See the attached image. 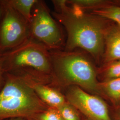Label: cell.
Returning a JSON list of instances; mask_svg holds the SVG:
<instances>
[{"instance_id":"cell-1","label":"cell","mask_w":120,"mask_h":120,"mask_svg":"<svg viewBox=\"0 0 120 120\" xmlns=\"http://www.w3.org/2000/svg\"><path fill=\"white\" fill-rule=\"evenodd\" d=\"M55 12L51 14L67 33L64 50L82 49L98 64L102 63L105 35L110 21L67 4L66 0H52Z\"/></svg>"},{"instance_id":"cell-2","label":"cell","mask_w":120,"mask_h":120,"mask_svg":"<svg viewBox=\"0 0 120 120\" xmlns=\"http://www.w3.org/2000/svg\"><path fill=\"white\" fill-rule=\"evenodd\" d=\"M49 51L52 67L49 86L60 91L70 86H77L90 94L102 98L98 67L88 53L75 50Z\"/></svg>"},{"instance_id":"cell-3","label":"cell","mask_w":120,"mask_h":120,"mask_svg":"<svg viewBox=\"0 0 120 120\" xmlns=\"http://www.w3.org/2000/svg\"><path fill=\"white\" fill-rule=\"evenodd\" d=\"M1 56L5 73L50 84L52 67L50 51L41 43L29 39Z\"/></svg>"},{"instance_id":"cell-4","label":"cell","mask_w":120,"mask_h":120,"mask_svg":"<svg viewBox=\"0 0 120 120\" xmlns=\"http://www.w3.org/2000/svg\"><path fill=\"white\" fill-rule=\"evenodd\" d=\"M48 107L26 78L5 73L0 91V120L17 118L28 120Z\"/></svg>"},{"instance_id":"cell-5","label":"cell","mask_w":120,"mask_h":120,"mask_svg":"<svg viewBox=\"0 0 120 120\" xmlns=\"http://www.w3.org/2000/svg\"><path fill=\"white\" fill-rule=\"evenodd\" d=\"M30 26V38L49 50L62 49L64 43L63 33L44 1L38 0L34 5Z\"/></svg>"},{"instance_id":"cell-6","label":"cell","mask_w":120,"mask_h":120,"mask_svg":"<svg viewBox=\"0 0 120 120\" xmlns=\"http://www.w3.org/2000/svg\"><path fill=\"white\" fill-rule=\"evenodd\" d=\"M3 13L0 21V52L18 47L30 38V22L4 0H0Z\"/></svg>"},{"instance_id":"cell-7","label":"cell","mask_w":120,"mask_h":120,"mask_svg":"<svg viewBox=\"0 0 120 120\" xmlns=\"http://www.w3.org/2000/svg\"><path fill=\"white\" fill-rule=\"evenodd\" d=\"M64 91L67 101L86 120H112L107 104L101 97L77 86H70L60 90Z\"/></svg>"},{"instance_id":"cell-8","label":"cell","mask_w":120,"mask_h":120,"mask_svg":"<svg viewBox=\"0 0 120 120\" xmlns=\"http://www.w3.org/2000/svg\"><path fill=\"white\" fill-rule=\"evenodd\" d=\"M25 78L39 98L48 107L57 108L67 102L64 95L58 89L49 85Z\"/></svg>"},{"instance_id":"cell-9","label":"cell","mask_w":120,"mask_h":120,"mask_svg":"<svg viewBox=\"0 0 120 120\" xmlns=\"http://www.w3.org/2000/svg\"><path fill=\"white\" fill-rule=\"evenodd\" d=\"M105 41L101 64L120 60V27L110 25L106 32Z\"/></svg>"},{"instance_id":"cell-10","label":"cell","mask_w":120,"mask_h":120,"mask_svg":"<svg viewBox=\"0 0 120 120\" xmlns=\"http://www.w3.org/2000/svg\"><path fill=\"white\" fill-rule=\"evenodd\" d=\"M102 98L109 100L114 107L120 106V78L100 82Z\"/></svg>"},{"instance_id":"cell-11","label":"cell","mask_w":120,"mask_h":120,"mask_svg":"<svg viewBox=\"0 0 120 120\" xmlns=\"http://www.w3.org/2000/svg\"><path fill=\"white\" fill-rule=\"evenodd\" d=\"M97 72L100 82L120 78V60L101 64L98 67Z\"/></svg>"},{"instance_id":"cell-12","label":"cell","mask_w":120,"mask_h":120,"mask_svg":"<svg viewBox=\"0 0 120 120\" xmlns=\"http://www.w3.org/2000/svg\"><path fill=\"white\" fill-rule=\"evenodd\" d=\"M4 1L30 23L32 18L33 8L38 0H4Z\"/></svg>"},{"instance_id":"cell-13","label":"cell","mask_w":120,"mask_h":120,"mask_svg":"<svg viewBox=\"0 0 120 120\" xmlns=\"http://www.w3.org/2000/svg\"><path fill=\"white\" fill-rule=\"evenodd\" d=\"M90 13L116 23L120 27V6L112 5Z\"/></svg>"},{"instance_id":"cell-14","label":"cell","mask_w":120,"mask_h":120,"mask_svg":"<svg viewBox=\"0 0 120 120\" xmlns=\"http://www.w3.org/2000/svg\"><path fill=\"white\" fill-rule=\"evenodd\" d=\"M55 109L63 120H82V115L68 102Z\"/></svg>"},{"instance_id":"cell-15","label":"cell","mask_w":120,"mask_h":120,"mask_svg":"<svg viewBox=\"0 0 120 120\" xmlns=\"http://www.w3.org/2000/svg\"><path fill=\"white\" fill-rule=\"evenodd\" d=\"M28 120H63L55 108L48 107Z\"/></svg>"},{"instance_id":"cell-16","label":"cell","mask_w":120,"mask_h":120,"mask_svg":"<svg viewBox=\"0 0 120 120\" xmlns=\"http://www.w3.org/2000/svg\"><path fill=\"white\" fill-rule=\"evenodd\" d=\"M1 55L2 53L0 52V91L4 85L5 79V73L3 67Z\"/></svg>"},{"instance_id":"cell-17","label":"cell","mask_w":120,"mask_h":120,"mask_svg":"<svg viewBox=\"0 0 120 120\" xmlns=\"http://www.w3.org/2000/svg\"><path fill=\"white\" fill-rule=\"evenodd\" d=\"M114 109L112 120H120V106L114 107Z\"/></svg>"},{"instance_id":"cell-18","label":"cell","mask_w":120,"mask_h":120,"mask_svg":"<svg viewBox=\"0 0 120 120\" xmlns=\"http://www.w3.org/2000/svg\"><path fill=\"white\" fill-rule=\"evenodd\" d=\"M3 6L1 5V4L0 3V19L2 15V13H3Z\"/></svg>"},{"instance_id":"cell-19","label":"cell","mask_w":120,"mask_h":120,"mask_svg":"<svg viewBox=\"0 0 120 120\" xmlns=\"http://www.w3.org/2000/svg\"><path fill=\"white\" fill-rule=\"evenodd\" d=\"M4 120H27L23 118H11V119H8Z\"/></svg>"},{"instance_id":"cell-20","label":"cell","mask_w":120,"mask_h":120,"mask_svg":"<svg viewBox=\"0 0 120 120\" xmlns=\"http://www.w3.org/2000/svg\"><path fill=\"white\" fill-rule=\"evenodd\" d=\"M82 120H87L85 117H84L83 116H82Z\"/></svg>"}]
</instances>
